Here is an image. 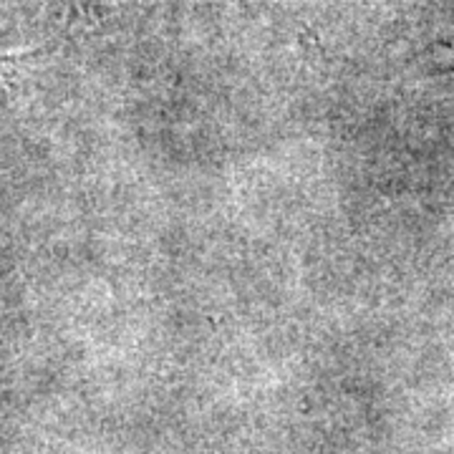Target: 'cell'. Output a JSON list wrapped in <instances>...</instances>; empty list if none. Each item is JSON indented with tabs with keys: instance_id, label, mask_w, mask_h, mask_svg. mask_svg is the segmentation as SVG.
<instances>
[{
	"instance_id": "1",
	"label": "cell",
	"mask_w": 454,
	"mask_h": 454,
	"mask_svg": "<svg viewBox=\"0 0 454 454\" xmlns=\"http://www.w3.org/2000/svg\"><path fill=\"white\" fill-rule=\"evenodd\" d=\"M434 56H437V71L454 74V20L447 26V31L434 41Z\"/></svg>"
},
{
	"instance_id": "2",
	"label": "cell",
	"mask_w": 454,
	"mask_h": 454,
	"mask_svg": "<svg viewBox=\"0 0 454 454\" xmlns=\"http://www.w3.org/2000/svg\"><path fill=\"white\" fill-rule=\"evenodd\" d=\"M89 3H91V0H49L53 13L66 18V20H74V18H79L82 13H86Z\"/></svg>"
}]
</instances>
